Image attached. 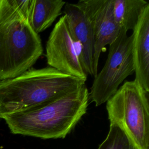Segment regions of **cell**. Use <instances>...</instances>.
<instances>
[{"mask_svg":"<svg viewBox=\"0 0 149 149\" xmlns=\"http://www.w3.org/2000/svg\"><path fill=\"white\" fill-rule=\"evenodd\" d=\"M89 92L78 89L37 107L3 115L11 133L42 139L65 137L86 113Z\"/></svg>","mask_w":149,"mask_h":149,"instance_id":"6da1fadb","label":"cell"},{"mask_svg":"<svg viewBox=\"0 0 149 149\" xmlns=\"http://www.w3.org/2000/svg\"><path fill=\"white\" fill-rule=\"evenodd\" d=\"M85 82L49 66L31 68L18 76L0 81V118L61 97Z\"/></svg>","mask_w":149,"mask_h":149,"instance_id":"7a4b0ae2","label":"cell"},{"mask_svg":"<svg viewBox=\"0 0 149 149\" xmlns=\"http://www.w3.org/2000/svg\"><path fill=\"white\" fill-rule=\"evenodd\" d=\"M42 53L40 36L22 15L16 0H0V81L29 70Z\"/></svg>","mask_w":149,"mask_h":149,"instance_id":"3957f363","label":"cell"},{"mask_svg":"<svg viewBox=\"0 0 149 149\" xmlns=\"http://www.w3.org/2000/svg\"><path fill=\"white\" fill-rule=\"evenodd\" d=\"M148 93L136 80L126 81L106 102L110 123L120 126L140 149H149Z\"/></svg>","mask_w":149,"mask_h":149,"instance_id":"277c9868","label":"cell"},{"mask_svg":"<svg viewBox=\"0 0 149 149\" xmlns=\"http://www.w3.org/2000/svg\"><path fill=\"white\" fill-rule=\"evenodd\" d=\"M132 35L121 29L117 38L109 45L105 63L94 77L89 99L96 107L105 103L129 76L134 73L132 56Z\"/></svg>","mask_w":149,"mask_h":149,"instance_id":"5b68a950","label":"cell"},{"mask_svg":"<svg viewBox=\"0 0 149 149\" xmlns=\"http://www.w3.org/2000/svg\"><path fill=\"white\" fill-rule=\"evenodd\" d=\"M45 49L47 63L49 67L86 81L88 75L81 64L63 15L52 29L47 41Z\"/></svg>","mask_w":149,"mask_h":149,"instance_id":"8992f818","label":"cell"},{"mask_svg":"<svg viewBox=\"0 0 149 149\" xmlns=\"http://www.w3.org/2000/svg\"><path fill=\"white\" fill-rule=\"evenodd\" d=\"M76 4L92 25L95 40L93 68L96 76L101 52L104 51L106 45L117 38L121 29L113 17L112 0H81Z\"/></svg>","mask_w":149,"mask_h":149,"instance_id":"52a82bcc","label":"cell"},{"mask_svg":"<svg viewBox=\"0 0 149 149\" xmlns=\"http://www.w3.org/2000/svg\"><path fill=\"white\" fill-rule=\"evenodd\" d=\"M63 12L83 68L87 75L94 77L93 59L95 40L91 22L76 3L66 2Z\"/></svg>","mask_w":149,"mask_h":149,"instance_id":"ba28073f","label":"cell"},{"mask_svg":"<svg viewBox=\"0 0 149 149\" xmlns=\"http://www.w3.org/2000/svg\"><path fill=\"white\" fill-rule=\"evenodd\" d=\"M132 56L135 79L149 92V4L143 10L133 30Z\"/></svg>","mask_w":149,"mask_h":149,"instance_id":"9c48e42d","label":"cell"},{"mask_svg":"<svg viewBox=\"0 0 149 149\" xmlns=\"http://www.w3.org/2000/svg\"><path fill=\"white\" fill-rule=\"evenodd\" d=\"M65 4L60 0H31L27 22L33 31L39 34L50 27Z\"/></svg>","mask_w":149,"mask_h":149,"instance_id":"30bf717a","label":"cell"},{"mask_svg":"<svg viewBox=\"0 0 149 149\" xmlns=\"http://www.w3.org/2000/svg\"><path fill=\"white\" fill-rule=\"evenodd\" d=\"M149 3L143 0H112L114 19L121 29L133 30L144 8Z\"/></svg>","mask_w":149,"mask_h":149,"instance_id":"8fae6325","label":"cell"},{"mask_svg":"<svg viewBox=\"0 0 149 149\" xmlns=\"http://www.w3.org/2000/svg\"><path fill=\"white\" fill-rule=\"evenodd\" d=\"M97 149H140L126 132L116 123H110L107 137Z\"/></svg>","mask_w":149,"mask_h":149,"instance_id":"7c38bea8","label":"cell"}]
</instances>
